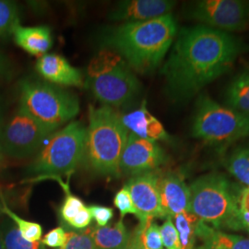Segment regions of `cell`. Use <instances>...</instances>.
<instances>
[{"mask_svg":"<svg viewBox=\"0 0 249 249\" xmlns=\"http://www.w3.org/2000/svg\"><path fill=\"white\" fill-rule=\"evenodd\" d=\"M241 219L245 228L249 227V214H241Z\"/></svg>","mask_w":249,"mask_h":249,"instance_id":"8d00e7d4","label":"cell"},{"mask_svg":"<svg viewBox=\"0 0 249 249\" xmlns=\"http://www.w3.org/2000/svg\"><path fill=\"white\" fill-rule=\"evenodd\" d=\"M114 204L120 213V219H124V216L127 214H133L135 216H138V213L134 206L129 190L125 185L116 193L114 198Z\"/></svg>","mask_w":249,"mask_h":249,"instance_id":"f546056e","label":"cell"},{"mask_svg":"<svg viewBox=\"0 0 249 249\" xmlns=\"http://www.w3.org/2000/svg\"><path fill=\"white\" fill-rule=\"evenodd\" d=\"M160 176L155 171L150 172L132 177L125 184L137 210L140 223L164 218L159 191Z\"/></svg>","mask_w":249,"mask_h":249,"instance_id":"7c38bea8","label":"cell"},{"mask_svg":"<svg viewBox=\"0 0 249 249\" xmlns=\"http://www.w3.org/2000/svg\"><path fill=\"white\" fill-rule=\"evenodd\" d=\"M224 100L227 107L249 115V66L228 84Z\"/></svg>","mask_w":249,"mask_h":249,"instance_id":"ffe728a7","label":"cell"},{"mask_svg":"<svg viewBox=\"0 0 249 249\" xmlns=\"http://www.w3.org/2000/svg\"><path fill=\"white\" fill-rule=\"evenodd\" d=\"M166 161V155L158 142L129 133L121 155L120 175L136 177L154 172Z\"/></svg>","mask_w":249,"mask_h":249,"instance_id":"8fae6325","label":"cell"},{"mask_svg":"<svg viewBox=\"0 0 249 249\" xmlns=\"http://www.w3.org/2000/svg\"><path fill=\"white\" fill-rule=\"evenodd\" d=\"M176 5L171 0H125L110 11L108 19L124 23L146 21L170 14Z\"/></svg>","mask_w":249,"mask_h":249,"instance_id":"4fadbf2b","label":"cell"},{"mask_svg":"<svg viewBox=\"0 0 249 249\" xmlns=\"http://www.w3.org/2000/svg\"><path fill=\"white\" fill-rule=\"evenodd\" d=\"M56 249H97L89 229L85 231H67V241L62 248Z\"/></svg>","mask_w":249,"mask_h":249,"instance_id":"83f0119b","label":"cell"},{"mask_svg":"<svg viewBox=\"0 0 249 249\" xmlns=\"http://www.w3.org/2000/svg\"><path fill=\"white\" fill-rule=\"evenodd\" d=\"M246 50L240 39L202 24L180 29L162 66L165 91L175 103L195 97L229 71Z\"/></svg>","mask_w":249,"mask_h":249,"instance_id":"6da1fadb","label":"cell"},{"mask_svg":"<svg viewBox=\"0 0 249 249\" xmlns=\"http://www.w3.org/2000/svg\"><path fill=\"white\" fill-rule=\"evenodd\" d=\"M172 219L167 217L160 227L162 245L165 249H181L178 230Z\"/></svg>","mask_w":249,"mask_h":249,"instance_id":"f1b7e54d","label":"cell"},{"mask_svg":"<svg viewBox=\"0 0 249 249\" xmlns=\"http://www.w3.org/2000/svg\"><path fill=\"white\" fill-rule=\"evenodd\" d=\"M89 233L97 249H127L130 241V233L123 219L113 225L91 228Z\"/></svg>","mask_w":249,"mask_h":249,"instance_id":"ac0fdd59","label":"cell"},{"mask_svg":"<svg viewBox=\"0 0 249 249\" xmlns=\"http://www.w3.org/2000/svg\"><path fill=\"white\" fill-rule=\"evenodd\" d=\"M238 204L241 214H249V187H245L239 192Z\"/></svg>","mask_w":249,"mask_h":249,"instance_id":"836d02e7","label":"cell"},{"mask_svg":"<svg viewBox=\"0 0 249 249\" xmlns=\"http://www.w3.org/2000/svg\"><path fill=\"white\" fill-rule=\"evenodd\" d=\"M2 119H3V113H2V107L0 105V126L2 125Z\"/></svg>","mask_w":249,"mask_h":249,"instance_id":"60d3db41","label":"cell"},{"mask_svg":"<svg viewBox=\"0 0 249 249\" xmlns=\"http://www.w3.org/2000/svg\"><path fill=\"white\" fill-rule=\"evenodd\" d=\"M187 12L199 24L229 34L249 25V1L198 0L189 4Z\"/></svg>","mask_w":249,"mask_h":249,"instance_id":"30bf717a","label":"cell"},{"mask_svg":"<svg viewBox=\"0 0 249 249\" xmlns=\"http://www.w3.org/2000/svg\"><path fill=\"white\" fill-rule=\"evenodd\" d=\"M91 221H92V217H91L89 208L85 207L80 213L77 215V217L74 220H72L68 225L71 226L72 228L76 230H82L87 228L91 223Z\"/></svg>","mask_w":249,"mask_h":249,"instance_id":"d6a6232c","label":"cell"},{"mask_svg":"<svg viewBox=\"0 0 249 249\" xmlns=\"http://www.w3.org/2000/svg\"><path fill=\"white\" fill-rule=\"evenodd\" d=\"M3 213L6 214L17 226L18 231L23 239L31 243L40 242L42 239L43 228L39 223L29 222L20 218L9 209L6 202L4 203V207H3Z\"/></svg>","mask_w":249,"mask_h":249,"instance_id":"484cf974","label":"cell"},{"mask_svg":"<svg viewBox=\"0 0 249 249\" xmlns=\"http://www.w3.org/2000/svg\"><path fill=\"white\" fill-rule=\"evenodd\" d=\"M88 208L91 217L97 223V226H107L109 222L114 218V210L112 208L101 205H90Z\"/></svg>","mask_w":249,"mask_h":249,"instance_id":"1f68e13d","label":"cell"},{"mask_svg":"<svg viewBox=\"0 0 249 249\" xmlns=\"http://www.w3.org/2000/svg\"><path fill=\"white\" fill-rule=\"evenodd\" d=\"M195 249H213V248H211V247H209V246H207V245H201V246H199V247H197V248H195Z\"/></svg>","mask_w":249,"mask_h":249,"instance_id":"f35d334b","label":"cell"},{"mask_svg":"<svg viewBox=\"0 0 249 249\" xmlns=\"http://www.w3.org/2000/svg\"><path fill=\"white\" fill-rule=\"evenodd\" d=\"M196 236L213 249H249V238L218 231L200 221L196 225Z\"/></svg>","mask_w":249,"mask_h":249,"instance_id":"d6986e66","label":"cell"},{"mask_svg":"<svg viewBox=\"0 0 249 249\" xmlns=\"http://www.w3.org/2000/svg\"><path fill=\"white\" fill-rule=\"evenodd\" d=\"M19 107L39 123L56 131L80 112L75 94L45 80L24 79L18 84Z\"/></svg>","mask_w":249,"mask_h":249,"instance_id":"8992f818","label":"cell"},{"mask_svg":"<svg viewBox=\"0 0 249 249\" xmlns=\"http://www.w3.org/2000/svg\"><path fill=\"white\" fill-rule=\"evenodd\" d=\"M191 133L204 142L226 146L249 137V115L201 94L196 101Z\"/></svg>","mask_w":249,"mask_h":249,"instance_id":"52a82bcc","label":"cell"},{"mask_svg":"<svg viewBox=\"0 0 249 249\" xmlns=\"http://www.w3.org/2000/svg\"><path fill=\"white\" fill-rule=\"evenodd\" d=\"M4 249H45L42 242L31 243L22 238L17 226L9 219L0 224Z\"/></svg>","mask_w":249,"mask_h":249,"instance_id":"603a6c76","label":"cell"},{"mask_svg":"<svg viewBox=\"0 0 249 249\" xmlns=\"http://www.w3.org/2000/svg\"><path fill=\"white\" fill-rule=\"evenodd\" d=\"M132 234L145 249H163L160 226L153 220L139 223Z\"/></svg>","mask_w":249,"mask_h":249,"instance_id":"cb8c5ba5","label":"cell"},{"mask_svg":"<svg viewBox=\"0 0 249 249\" xmlns=\"http://www.w3.org/2000/svg\"><path fill=\"white\" fill-rule=\"evenodd\" d=\"M5 199H4V196L3 194L1 193L0 191V216L3 214V207H4V203H5Z\"/></svg>","mask_w":249,"mask_h":249,"instance_id":"74e56055","label":"cell"},{"mask_svg":"<svg viewBox=\"0 0 249 249\" xmlns=\"http://www.w3.org/2000/svg\"><path fill=\"white\" fill-rule=\"evenodd\" d=\"M66 241L67 231L63 227H56L45 234L42 239V244L51 249H60L65 245Z\"/></svg>","mask_w":249,"mask_h":249,"instance_id":"4dcf8cb0","label":"cell"},{"mask_svg":"<svg viewBox=\"0 0 249 249\" xmlns=\"http://www.w3.org/2000/svg\"><path fill=\"white\" fill-rule=\"evenodd\" d=\"M10 72V63L8 57L0 51V77H5Z\"/></svg>","mask_w":249,"mask_h":249,"instance_id":"e575fe53","label":"cell"},{"mask_svg":"<svg viewBox=\"0 0 249 249\" xmlns=\"http://www.w3.org/2000/svg\"><path fill=\"white\" fill-rule=\"evenodd\" d=\"M246 228H247V230H248V231H249V227H246Z\"/></svg>","mask_w":249,"mask_h":249,"instance_id":"7bdbcfd3","label":"cell"},{"mask_svg":"<svg viewBox=\"0 0 249 249\" xmlns=\"http://www.w3.org/2000/svg\"><path fill=\"white\" fill-rule=\"evenodd\" d=\"M12 36L16 45L32 55L43 56L53 45L52 32L46 25L25 27L18 24Z\"/></svg>","mask_w":249,"mask_h":249,"instance_id":"e0dca14e","label":"cell"},{"mask_svg":"<svg viewBox=\"0 0 249 249\" xmlns=\"http://www.w3.org/2000/svg\"><path fill=\"white\" fill-rule=\"evenodd\" d=\"M178 23L170 13L140 22L110 27L101 35L103 47L118 53L137 73L151 74L158 69L178 35Z\"/></svg>","mask_w":249,"mask_h":249,"instance_id":"7a4b0ae2","label":"cell"},{"mask_svg":"<svg viewBox=\"0 0 249 249\" xmlns=\"http://www.w3.org/2000/svg\"><path fill=\"white\" fill-rule=\"evenodd\" d=\"M0 249H4V244H3V238H2L1 230H0Z\"/></svg>","mask_w":249,"mask_h":249,"instance_id":"ab89813d","label":"cell"},{"mask_svg":"<svg viewBox=\"0 0 249 249\" xmlns=\"http://www.w3.org/2000/svg\"><path fill=\"white\" fill-rule=\"evenodd\" d=\"M129 132L115 109L89 107L82 163L92 174L118 178L119 163Z\"/></svg>","mask_w":249,"mask_h":249,"instance_id":"3957f363","label":"cell"},{"mask_svg":"<svg viewBox=\"0 0 249 249\" xmlns=\"http://www.w3.org/2000/svg\"><path fill=\"white\" fill-rule=\"evenodd\" d=\"M67 195L63 200L62 205L59 209V215L63 222L67 224L74 220L77 215L86 207L84 202L80 199L79 196H75L66 190Z\"/></svg>","mask_w":249,"mask_h":249,"instance_id":"4316f807","label":"cell"},{"mask_svg":"<svg viewBox=\"0 0 249 249\" xmlns=\"http://www.w3.org/2000/svg\"><path fill=\"white\" fill-rule=\"evenodd\" d=\"M85 86L104 106L126 107L139 96L142 84L116 51L102 47L89 61Z\"/></svg>","mask_w":249,"mask_h":249,"instance_id":"277c9868","label":"cell"},{"mask_svg":"<svg viewBox=\"0 0 249 249\" xmlns=\"http://www.w3.org/2000/svg\"><path fill=\"white\" fill-rule=\"evenodd\" d=\"M19 24L18 5L9 0H0V39L12 35Z\"/></svg>","mask_w":249,"mask_h":249,"instance_id":"d4e9b609","label":"cell"},{"mask_svg":"<svg viewBox=\"0 0 249 249\" xmlns=\"http://www.w3.org/2000/svg\"><path fill=\"white\" fill-rule=\"evenodd\" d=\"M36 71L47 82L53 85L80 87L83 76L64 56L57 53H45L37 59Z\"/></svg>","mask_w":249,"mask_h":249,"instance_id":"9a60e30c","label":"cell"},{"mask_svg":"<svg viewBox=\"0 0 249 249\" xmlns=\"http://www.w3.org/2000/svg\"><path fill=\"white\" fill-rule=\"evenodd\" d=\"M53 132L18 107L0 126V150L11 158H28L36 154Z\"/></svg>","mask_w":249,"mask_h":249,"instance_id":"9c48e42d","label":"cell"},{"mask_svg":"<svg viewBox=\"0 0 249 249\" xmlns=\"http://www.w3.org/2000/svg\"><path fill=\"white\" fill-rule=\"evenodd\" d=\"M121 119L128 132L139 138L155 142H167L170 139L164 126L149 112L145 102L140 108L121 116Z\"/></svg>","mask_w":249,"mask_h":249,"instance_id":"2e32d148","label":"cell"},{"mask_svg":"<svg viewBox=\"0 0 249 249\" xmlns=\"http://www.w3.org/2000/svg\"><path fill=\"white\" fill-rule=\"evenodd\" d=\"M225 166L242 184L249 187V142L236 147L227 157Z\"/></svg>","mask_w":249,"mask_h":249,"instance_id":"44dd1931","label":"cell"},{"mask_svg":"<svg viewBox=\"0 0 249 249\" xmlns=\"http://www.w3.org/2000/svg\"><path fill=\"white\" fill-rule=\"evenodd\" d=\"M86 127L73 121L50 135L30 162L26 175L44 177L70 173L83 158Z\"/></svg>","mask_w":249,"mask_h":249,"instance_id":"ba28073f","label":"cell"},{"mask_svg":"<svg viewBox=\"0 0 249 249\" xmlns=\"http://www.w3.org/2000/svg\"><path fill=\"white\" fill-rule=\"evenodd\" d=\"M189 189V212L198 221L213 224L215 228H245L238 204L239 193L224 176L216 173L205 175L196 179Z\"/></svg>","mask_w":249,"mask_h":249,"instance_id":"5b68a950","label":"cell"},{"mask_svg":"<svg viewBox=\"0 0 249 249\" xmlns=\"http://www.w3.org/2000/svg\"><path fill=\"white\" fill-rule=\"evenodd\" d=\"M159 191L161 210L165 219L189 212L190 189L180 174L168 173L160 176Z\"/></svg>","mask_w":249,"mask_h":249,"instance_id":"5bb4252c","label":"cell"},{"mask_svg":"<svg viewBox=\"0 0 249 249\" xmlns=\"http://www.w3.org/2000/svg\"><path fill=\"white\" fill-rule=\"evenodd\" d=\"M127 249H145L140 244L137 237H135L132 233H130V241L128 244Z\"/></svg>","mask_w":249,"mask_h":249,"instance_id":"d590c367","label":"cell"},{"mask_svg":"<svg viewBox=\"0 0 249 249\" xmlns=\"http://www.w3.org/2000/svg\"><path fill=\"white\" fill-rule=\"evenodd\" d=\"M181 249H195L196 225L198 219L190 212H184L174 217Z\"/></svg>","mask_w":249,"mask_h":249,"instance_id":"7402d4cb","label":"cell"},{"mask_svg":"<svg viewBox=\"0 0 249 249\" xmlns=\"http://www.w3.org/2000/svg\"><path fill=\"white\" fill-rule=\"evenodd\" d=\"M3 160H4V154H3V152L0 150V164H1V162L3 161Z\"/></svg>","mask_w":249,"mask_h":249,"instance_id":"b9f144b4","label":"cell"}]
</instances>
